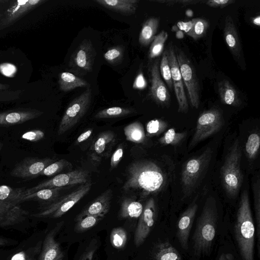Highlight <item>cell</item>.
<instances>
[{
    "instance_id": "1",
    "label": "cell",
    "mask_w": 260,
    "mask_h": 260,
    "mask_svg": "<svg viewBox=\"0 0 260 260\" xmlns=\"http://www.w3.org/2000/svg\"><path fill=\"white\" fill-rule=\"evenodd\" d=\"M166 181L165 173L156 163L147 160H137L128 166L122 188L125 192L136 193L143 199L161 191Z\"/></svg>"
},
{
    "instance_id": "2",
    "label": "cell",
    "mask_w": 260,
    "mask_h": 260,
    "mask_svg": "<svg viewBox=\"0 0 260 260\" xmlns=\"http://www.w3.org/2000/svg\"><path fill=\"white\" fill-rule=\"evenodd\" d=\"M218 212L213 197L207 198L192 237L193 255L197 258L210 254L217 229Z\"/></svg>"
},
{
    "instance_id": "3",
    "label": "cell",
    "mask_w": 260,
    "mask_h": 260,
    "mask_svg": "<svg viewBox=\"0 0 260 260\" xmlns=\"http://www.w3.org/2000/svg\"><path fill=\"white\" fill-rule=\"evenodd\" d=\"M234 233L243 260H254L255 228L246 190L243 191L241 195Z\"/></svg>"
},
{
    "instance_id": "4",
    "label": "cell",
    "mask_w": 260,
    "mask_h": 260,
    "mask_svg": "<svg viewBox=\"0 0 260 260\" xmlns=\"http://www.w3.org/2000/svg\"><path fill=\"white\" fill-rule=\"evenodd\" d=\"M241 158L242 149L239 141L237 139L230 148L221 168L222 184L230 198L234 199L237 196L243 183Z\"/></svg>"
},
{
    "instance_id": "5",
    "label": "cell",
    "mask_w": 260,
    "mask_h": 260,
    "mask_svg": "<svg viewBox=\"0 0 260 260\" xmlns=\"http://www.w3.org/2000/svg\"><path fill=\"white\" fill-rule=\"evenodd\" d=\"M24 190V188H12L0 185V226L7 227L24 220L29 213L23 209L17 199Z\"/></svg>"
},
{
    "instance_id": "6",
    "label": "cell",
    "mask_w": 260,
    "mask_h": 260,
    "mask_svg": "<svg viewBox=\"0 0 260 260\" xmlns=\"http://www.w3.org/2000/svg\"><path fill=\"white\" fill-rule=\"evenodd\" d=\"M212 154V149L208 148L202 154L190 158L184 164L181 175L184 197L190 196L198 186L208 168Z\"/></svg>"
},
{
    "instance_id": "7",
    "label": "cell",
    "mask_w": 260,
    "mask_h": 260,
    "mask_svg": "<svg viewBox=\"0 0 260 260\" xmlns=\"http://www.w3.org/2000/svg\"><path fill=\"white\" fill-rule=\"evenodd\" d=\"M91 185V182L88 181L71 193L58 198L54 202L48 205L41 211L32 214V216L38 218H52L62 216L89 191Z\"/></svg>"
},
{
    "instance_id": "8",
    "label": "cell",
    "mask_w": 260,
    "mask_h": 260,
    "mask_svg": "<svg viewBox=\"0 0 260 260\" xmlns=\"http://www.w3.org/2000/svg\"><path fill=\"white\" fill-rule=\"evenodd\" d=\"M223 125L222 114L218 109L212 108L202 113L198 117L188 149H192L199 142L217 133Z\"/></svg>"
},
{
    "instance_id": "9",
    "label": "cell",
    "mask_w": 260,
    "mask_h": 260,
    "mask_svg": "<svg viewBox=\"0 0 260 260\" xmlns=\"http://www.w3.org/2000/svg\"><path fill=\"white\" fill-rule=\"evenodd\" d=\"M92 91L90 88L75 98L69 104L61 119L58 135L64 134L75 126L88 110L91 101Z\"/></svg>"
},
{
    "instance_id": "10",
    "label": "cell",
    "mask_w": 260,
    "mask_h": 260,
    "mask_svg": "<svg viewBox=\"0 0 260 260\" xmlns=\"http://www.w3.org/2000/svg\"><path fill=\"white\" fill-rule=\"evenodd\" d=\"M175 50L183 82L187 89L191 105L198 109L200 102V87L195 69L181 50L178 48Z\"/></svg>"
},
{
    "instance_id": "11",
    "label": "cell",
    "mask_w": 260,
    "mask_h": 260,
    "mask_svg": "<svg viewBox=\"0 0 260 260\" xmlns=\"http://www.w3.org/2000/svg\"><path fill=\"white\" fill-rule=\"evenodd\" d=\"M88 172L82 169L58 174L49 180L42 182L32 187L24 189L19 197L28 196L42 189L84 184L88 181Z\"/></svg>"
},
{
    "instance_id": "12",
    "label": "cell",
    "mask_w": 260,
    "mask_h": 260,
    "mask_svg": "<svg viewBox=\"0 0 260 260\" xmlns=\"http://www.w3.org/2000/svg\"><path fill=\"white\" fill-rule=\"evenodd\" d=\"M96 51L91 41L84 39L71 56L69 67L76 74L83 76L92 70Z\"/></svg>"
},
{
    "instance_id": "13",
    "label": "cell",
    "mask_w": 260,
    "mask_h": 260,
    "mask_svg": "<svg viewBox=\"0 0 260 260\" xmlns=\"http://www.w3.org/2000/svg\"><path fill=\"white\" fill-rule=\"evenodd\" d=\"M157 218V208L154 199L150 198L146 203L139 218L134 234V243L141 245L149 236Z\"/></svg>"
},
{
    "instance_id": "14",
    "label": "cell",
    "mask_w": 260,
    "mask_h": 260,
    "mask_svg": "<svg viewBox=\"0 0 260 260\" xmlns=\"http://www.w3.org/2000/svg\"><path fill=\"white\" fill-rule=\"evenodd\" d=\"M150 86L148 95L157 105L168 107L171 96L168 87L162 80L159 69V60L156 59L149 67Z\"/></svg>"
},
{
    "instance_id": "15",
    "label": "cell",
    "mask_w": 260,
    "mask_h": 260,
    "mask_svg": "<svg viewBox=\"0 0 260 260\" xmlns=\"http://www.w3.org/2000/svg\"><path fill=\"white\" fill-rule=\"evenodd\" d=\"M168 52L173 86L178 102V111L179 113H186L188 111V104L175 53V47L172 44L169 45Z\"/></svg>"
},
{
    "instance_id": "16",
    "label": "cell",
    "mask_w": 260,
    "mask_h": 260,
    "mask_svg": "<svg viewBox=\"0 0 260 260\" xmlns=\"http://www.w3.org/2000/svg\"><path fill=\"white\" fill-rule=\"evenodd\" d=\"M46 0L12 1L0 19V30L17 21L30 11L45 3Z\"/></svg>"
},
{
    "instance_id": "17",
    "label": "cell",
    "mask_w": 260,
    "mask_h": 260,
    "mask_svg": "<svg viewBox=\"0 0 260 260\" xmlns=\"http://www.w3.org/2000/svg\"><path fill=\"white\" fill-rule=\"evenodd\" d=\"M55 161L50 158H38L27 157L17 164L10 172L12 177L32 179L40 175L43 170L48 165Z\"/></svg>"
},
{
    "instance_id": "18",
    "label": "cell",
    "mask_w": 260,
    "mask_h": 260,
    "mask_svg": "<svg viewBox=\"0 0 260 260\" xmlns=\"http://www.w3.org/2000/svg\"><path fill=\"white\" fill-rule=\"evenodd\" d=\"M116 142V136L112 131L99 134L93 141L89 148V156L96 162L108 157Z\"/></svg>"
},
{
    "instance_id": "19",
    "label": "cell",
    "mask_w": 260,
    "mask_h": 260,
    "mask_svg": "<svg viewBox=\"0 0 260 260\" xmlns=\"http://www.w3.org/2000/svg\"><path fill=\"white\" fill-rule=\"evenodd\" d=\"M197 210L198 204L194 200L178 218L176 235L181 246L185 250L188 247V239Z\"/></svg>"
},
{
    "instance_id": "20",
    "label": "cell",
    "mask_w": 260,
    "mask_h": 260,
    "mask_svg": "<svg viewBox=\"0 0 260 260\" xmlns=\"http://www.w3.org/2000/svg\"><path fill=\"white\" fill-rule=\"evenodd\" d=\"M43 112L37 109L19 108L0 112V125L11 126L22 124L41 116Z\"/></svg>"
},
{
    "instance_id": "21",
    "label": "cell",
    "mask_w": 260,
    "mask_h": 260,
    "mask_svg": "<svg viewBox=\"0 0 260 260\" xmlns=\"http://www.w3.org/2000/svg\"><path fill=\"white\" fill-rule=\"evenodd\" d=\"M112 196V190L111 189H107L87 205L77 215L75 220L77 221L83 217L88 215L104 217L109 211Z\"/></svg>"
},
{
    "instance_id": "22",
    "label": "cell",
    "mask_w": 260,
    "mask_h": 260,
    "mask_svg": "<svg viewBox=\"0 0 260 260\" xmlns=\"http://www.w3.org/2000/svg\"><path fill=\"white\" fill-rule=\"evenodd\" d=\"M63 224L62 221L58 223L46 235L38 260H52L62 252L55 237Z\"/></svg>"
},
{
    "instance_id": "23",
    "label": "cell",
    "mask_w": 260,
    "mask_h": 260,
    "mask_svg": "<svg viewBox=\"0 0 260 260\" xmlns=\"http://www.w3.org/2000/svg\"><path fill=\"white\" fill-rule=\"evenodd\" d=\"M223 37L226 46L233 55L239 59L241 56V45L233 18L229 15L225 18Z\"/></svg>"
},
{
    "instance_id": "24",
    "label": "cell",
    "mask_w": 260,
    "mask_h": 260,
    "mask_svg": "<svg viewBox=\"0 0 260 260\" xmlns=\"http://www.w3.org/2000/svg\"><path fill=\"white\" fill-rule=\"evenodd\" d=\"M101 6L122 15L129 16L136 13L138 0H95Z\"/></svg>"
},
{
    "instance_id": "25",
    "label": "cell",
    "mask_w": 260,
    "mask_h": 260,
    "mask_svg": "<svg viewBox=\"0 0 260 260\" xmlns=\"http://www.w3.org/2000/svg\"><path fill=\"white\" fill-rule=\"evenodd\" d=\"M218 91L221 102L225 105L239 107L242 101L233 85L227 80L218 83Z\"/></svg>"
},
{
    "instance_id": "26",
    "label": "cell",
    "mask_w": 260,
    "mask_h": 260,
    "mask_svg": "<svg viewBox=\"0 0 260 260\" xmlns=\"http://www.w3.org/2000/svg\"><path fill=\"white\" fill-rule=\"evenodd\" d=\"M65 188L62 187L42 189L28 196L19 197L17 201L20 204L24 201L35 200L50 204L58 198L60 192Z\"/></svg>"
},
{
    "instance_id": "27",
    "label": "cell",
    "mask_w": 260,
    "mask_h": 260,
    "mask_svg": "<svg viewBox=\"0 0 260 260\" xmlns=\"http://www.w3.org/2000/svg\"><path fill=\"white\" fill-rule=\"evenodd\" d=\"M152 257L153 260H182L179 251L167 240L160 242L155 245Z\"/></svg>"
},
{
    "instance_id": "28",
    "label": "cell",
    "mask_w": 260,
    "mask_h": 260,
    "mask_svg": "<svg viewBox=\"0 0 260 260\" xmlns=\"http://www.w3.org/2000/svg\"><path fill=\"white\" fill-rule=\"evenodd\" d=\"M143 208L140 202L131 198H126L121 203L118 215L121 219H139Z\"/></svg>"
},
{
    "instance_id": "29",
    "label": "cell",
    "mask_w": 260,
    "mask_h": 260,
    "mask_svg": "<svg viewBox=\"0 0 260 260\" xmlns=\"http://www.w3.org/2000/svg\"><path fill=\"white\" fill-rule=\"evenodd\" d=\"M159 20L157 18L148 19L143 24L139 36V42L143 46H148L156 36Z\"/></svg>"
},
{
    "instance_id": "30",
    "label": "cell",
    "mask_w": 260,
    "mask_h": 260,
    "mask_svg": "<svg viewBox=\"0 0 260 260\" xmlns=\"http://www.w3.org/2000/svg\"><path fill=\"white\" fill-rule=\"evenodd\" d=\"M58 84L61 91L67 92L77 87H86L88 83L72 73L63 72L58 75Z\"/></svg>"
},
{
    "instance_id": "31",
    "label": "cell",
    "mask_w": 260,
    "mask_h": 260,
    "mask_svg": "<svg viewBox=\"0 0 260 260\" xmlns=\"http://www.w3.org/2000/svg\"><path fill=\"white\" fill-rule=\"evenodd\" d=\"M252 188L256 219L255 235L257 241V248L259 253L260 242V179L258 175L254 178L252 183Z\"/></svg>"
},
{
    "instance_id": "32",
    "label": "cell",
    "mask_w": 260,
    "mask_h": 260,
    "mask_svg": "<svg viewBox=\"0 0 260 260\" xmlns=\"http://www.w3.org/2000/svg\"><path fill=\"white\" fill-rule=\"evenodd\" d=\"M124 133L127 141L136 143H143L146 139V135L142 123L134 122L124 128Z\"/></svg>"
},
{
    "instance_id": "33",
    "label": "cell",
    "mask_w": 260,
    "mask_h": 260,
    "mask_svg": "<svg viewBox=\"0 0 260 260\" xmlns=\"http://www.w3.org/2000/svg\"><path fill=\"white\" fill-rule=\"evenodd\" d=\"M135 112L133 109L121 107H113L99 111L95 115L96 119L117 118L129 115Z\"/></svg>"
},
{
    "instance_id": "34",
    "label": "cell",
    "mask_w": 260,
    "mask_h": 260,
    "mask_svg": "<svg viewBox=\"0 0 260 260\" xmlns=\"http://www.w3.org/2000/svg\"><path fill=\"white\" fill-rule=\"evenodd\" d=\"M168 38V34L165 30L161 31L156 35L151 43L148 57L153 59L159 56L163 52L164 46Z\"/></svg>"
},
{
    "instance_id": "35",
    "label": "cell",
    "mask_w": 260,
    "mask_h": 260,
    "mask_svg": "<svg viewBox=\"0 0 260 260\" xmlns=\"http://www.w3.org/2000/svg\"><path fill=\"white\" fill-rule=\"evenodd\" d=\"M187 135L186 132H179L173 128L168 129L158 139L162 145H177L181 143Z\"/></svg>"
},
{
    "instance_id": "36",
    "label": "cell",
    "mask_w": 260,
    "mask_h": 260,
    "mask_svg": "<svg viewBox=\"0 0 260 260\" xmlns=\"http://www.w3.org/2000/svg\"><path fill=\"white\" fill-rule=\"evenodd\" d=\"M191 21L192 27L187 35L194 40H197L206 34L209 27V22L207 20L200 18L193 19Z\"/></svg>"
},
{
    "instance_id": "37",
    "label": "cell",
    "mask_w": 260,
    "mask_h": 260,
    "mask_svg": "<svg viewBox=\"0 0 260 260\" xmlns=\"http://www.w3.org/2000/svg\"><path fill=\"white\" fill-rule=\"evenodd\" d=\"M72 165L68 160L61 159L54 161L47 166L41 173L40 175L46 176H52L58 174L61 171L69 169H72Z\"/></svg>"
},
{
    "instance_id": "38",
    "label": "cell",
    "mask_w": 260,
    "mask_h": 260,
    "mask_svg": "<svg viewBox=\"0 0 260 260\" xmlns=\"http://www.w3.org/2000/svg\"><path fill=\"white\" fill-rule=\"evenodd\" d=\"M159 69L160 76L166 83L167 85L171 90H172L173 86L168 49L165 50L163 52L160 63L159 64Z\"/></svg>"
},
{
    "instance_id": "39",
    "label": "cell",
    "mask_w": 260,
    "mask_h": 260,
    "mask_svg": "<svg viewBox=\"0 0 260 260\" xmlns=\"http://www.w3.org/2000/svg\"><path fill=\"white\" fill-rule=\"evenodd\" d=\"M104 217L98 216H86L76 221L74 226V231L77 233H82L94 227Z\"/></svg>"
},
{
    "instance_id": "40",
    "label": "cell",
    "mask_w": 260,
    "mask_h": 260,
    "mask_svg": "<svg viewBox=\"0 0 260 260\" xmlns=\"http://www.w3.org/2000/svg\"><path fill=\"white\" fill-rule=\"evenodd\" d=\"M260 145V137L258 134L253 133L248 137L245 144V151L248 158L254 159L257 156Z\"/></svg>"
},
{
    "instance_id": "41",
    "label": "cell",
    "mask_w": 260,
    "mask_h": 260,
    "mask_svg": "<svg viewBox=\"0 0 260 260\" xmlns=\"http://www.w3.org/2000/svg\"><path fill=\"white\" fill-rule=\"evenodd\" d=\"M127 239L126 232L122 228L118 227L112 230L110 240L112 246L115 248H123L126 245Z\"/></svg>"
},
{
    "instance_id": "42",
    "label": "cell",
    "mask_w": 260,
    "mask_h": 260,
    "mask_svg": "<svg viewBox=\"0 0 260 260\" xmlns=\"http://www.w3.org/2000/svg\"><path fill=\"white\" fill-rule=\"evenodd\" d=\"M168 123L159 119L149 121L146 125L147 136L154 137L162 133L168 127Z\"/></svg>"
},
{
    "instance_id": "43",
    "label": "cell",
    "mask_w": 260,
    "mask_h": 260,
    "mask_svg": "<svg viewBox=\"0 0 260 260\" xmlns=\"http://www.w3.org/2000/svg\"><path fill=\"white\" fill-rule=\"evenodd\" d=\"M123 56V49L119 46L110 48L104 54L105 60L112 64L119 63L122 60Z\"/></svg>"
},
{
    "instance_id": "44",
    "label": "cell",
    "mask_w": 260,
    "mask_h": 260,
    "mask_svg": "<svg viewBox=\"0 0 260 260\" xmlns=\"http://www.w3.org/2000/svg\"><path fill=\"white\" fill-rule=\"evenodd\" d=\"M41 244V241L39 242L34 247L15 253L11 257L10 260H35V256L40 251Z\"/></svg>"
},
{
    "instance_id": "45",
    "label": "cell",
    "mask_w": 260,
    "mask_h": 260,
    "mask_svg": "<svg viewBox=\"0 0 260 260\" xmlns=\"http://www.w3.org/2000/svg\"><path fill=\"white\" fill-rule=\"evenodd\" d=\"M22 93V90L20 89L0 90V103L16 101L20 98Z\"/></svg>"
},
{
    "instance_id": "46",
    "label": "cell",
    "mask_w": 260,
    "mask_h": 260,
    "mask_svg": "<svg viewBox=\"0 0 260 260\" xmlns=\"http://www.w3.org/2000/svg\"><path fill=\"white\" fill-rule=\"evenodd\" d=\"M45 136L43 131L39 129H34L27 131L22 136L21 138L27 141L35 142L42 139Z\"/></svg>"
},
{
    "instance_id": "47",
    "label": "cell",
    "mask_w": 260,
    "mask_h": 260,
    "mask_svg": "<svg viewBox=\"0 0 260 260\" xmlns=\"http://www.w3.org/2000/svg\"><path fill=\"white\" fill-rule=\"evenodd\" d=\"M97 248V241L96 239H92L85 249L80 260H92Z\"/></svg>"
},
{
    "instance_id": "48",
    "label": "cell",
    "mask_w": 260,
    "mask_h": 260,
    "mask_svg": "<svg viewBox=\"0 0 260 260\" xmlns=\"http://www.w3.org/2000/svg\"><path fill=\"white\" fill-rule=\"evenodd\" d=\"M123 155V147L122 145H119L115 151L113 153L110 160V167L111 169L116 168L120 160H121Z\"/></svg>"
},
{
    "instance_id": "49",
    "label": "cell",
    "mask_w": 260,
    "mask_h": 260,
    "mask_svg": "<svg viewBox=\"0 0 260 260\" xmlns=\"http://www.w3.org/2000/svg\"><path fill=\"white\" fill-rule=\"evenodd\" d=\"M160 3H164L169 6H172L175 4L187 6L189 5H195L201 3L202 1L197 0H165V1H153Z\"/></svg>"
},
{
    "instance_id": "50",
    "label": "cell",
    "mask_w": 260,
    "mask_h": 260,
    "mask_svg": "<svg viewBox=\"0 0 260 260\" xmlns=\"http://www.w3.org/2000/svg\"><path fill=\"white\" fill-rule=\"evenodd\" d=\"M146 86L147 82L146 79L143 73L141 71H140L134 80L133 84V88L138 90H142Z\"/></svg>"
},
{
    "instance_id": "51",
    "label": "cell",
    "mask_w": 260,
    "mask_h": 260,
    "mask_svg": "<svg viewBox=\"0 0 260 260\" xmlns=\"http://www.w3.org/2000/svg\"><path fill=\"white\" fill-rule=\"evenodd\" d=\"M235 2L234 0H210L206 2V5L213 8H223Z\"/></svg>"
},
{
    "instance_id": "52",
    "label": "cell",
    "mask_w": 260,
    "mask_h": 260,
    "mask_svg": "<svg viewBox=\"0 0 260 260\" xmlns=\"http://www.w3.org/2000/svg\"><path fill=\"white\" fill-rule=\"evenodd\" d=\"M192 23L191 20L187 22L179 21L176 25L179 30L187 34L190 30Z\"/></svg>"
},
{
    "instance_id": "53",
    "label": "cell",
    "mask_w": 260,
    "mask_h": 260,
    "mask_svg": "<svg viewBox=\"0 0 260 260\" xmlns=\"http://www.w3.org/2000/svg\"><path fill=\"white\" fill-rule=\"evenodd\" d=\"M92 133V129H89L86 130L83 133H82L77 139L76 142L78 143H81L89 138Z\"/></svg>"
},
{
    "instance_id": "54",
    "label": "cell",
    "mask_w": 260,
    "mask_h": 260,
    "mask_svg": "<svg viewBox=\"0 0 260 260\" xmlns=\"http://www.w3.org/2000/svg\"><path fill=\"white\" fill-rule=\"evenodd\" d=\"M218 260H234V258L231 253H223L220 255Z\"/></svg>"
},
{
    "instance_id": "55",
    "label": "cell",
    "mask_w": 260,
    "mask_h": 260,
    "mask_svg": "<svg viewBox=\"0 0 260 260\" xmlns=\"http://www.w3.org/2000/svg\"><path fill=\"white\" fill-rule=\"evenodd\" d=\"M251 22L254 25L259 26L260 25V16L258 15L252 18Z\"/></svg>"
},
{
    "instance_id": "56",
    "label": "cell",
    "mask_w": 260,
    "mask_h": 260,
    "mask_svg": "<svg viewBox=\"0 0 260 260\" xmlns=\"http://www.w3.org/2000/svg\"><path fill=\"white\" fill-rule=\"evenodd\" d=\"M176 37L178 39H183L184 38V32L178 30L176 32Z\"/></svg>"
},
{
    "instance_id": "57",
    "label": "cell",
    "mask_w": 260,
    "mask_h": 260,
    "mask_svg": "<svg viewBox=\"0 0 260 260\" xmlns=\"http://www.w3.org/2000/svg\"><path fill=\"white\" fill-rule=\"evenodd\" d=\"M10 88V85L7 84H3L0 83V90H9Z\"/></svg>"
},
{
    "instance_id": "58",
    "label": "cell",
    "mask_w": 260,
    "mask_h": 260,
    "mask_svg": "<svg viewBox=\"0 0 260 260\" xmlns=\"http://www.w3.org/2000/svg\"><path fill=\"white\" fill-rule=\"evenodd\" d=\"M64 256V253L62 251L56 258L52 260H62Z\"/></svg>"
},
{
    "instance_id": "59",
    "label": "cell",
    "mask_w": 260,
    "mask_h": 260,
    "mask_svg": "<svg viewBox=\"0 0 260 260\" xmlns=\"http://www.w3.org/2000/svg\"><path fill=\"white\" fill-rule=\"evenodd\" d=\"M185 15L187 16V17H191L193 16V11L190 10V9H188V10H187L186 11H185Z\"/></svg>"
},
{
    "instance_id": "60",
    "label": "cell",
    "mask_w": 260,
    "mask_h": 260,
    "mask_svg": "<svg viewBox=\"0 0 260 260\" xmlns=\"http://www.w3.org/2000/svg\"><path fill=\"white\" fill-rule=\"evenodd\" d=\"M7 241L3 238H0V246H4L7 245Z\"/></svg>"
},
{
    "instance_id": "61",
    "label": "cell",
    "mask_w": 260,
    "mask_h": 260,
    "mask_svg": "<svg viewBox=\"0 0 260 260\" xmlns=\"http://www.w3.org/2000/svg\"><path fill=\"white\" fill-rule=\"evenodd\" d=\"M179 29L178 28V27L176 25H174L173 26V27H172V30L173 31H174V32H176L177 31H178Z\"/></svg>"
},
{
    "instance_id": "62",
    "label": "cell",
    "mask_w": 260,
    "mask_h": 260,
    "mask_svg": "<svg viewBox=\"0 0 260 260\" xmlns=\"http://www.w3.org/2000/svg\"><path fill=\"white\" fill-rule=\"evenodd\" d=\"M9 1H8V0H0V3H8L9 2Z\"/></svg>"
},
{
    "instance_id": "63",
    "label": "cell",
    "mask_w": 260,
    "mask_h": 260,
    "mask_svg": "<svg viewBox=\"0 0 260 260\" xmlns=\"http://www.w3.org/2000/svg\"><path fill=\"white\" fill-rule=\"evenodd\" d=\"M1 148H2V143L0 142V151L1 150Z\"/></svg>"
},
{
    "instance_id": "64",
    "label": "cell",
    "mask_w": 260,
    "mask_h": 260,
    "mask_svg": "<svg viewBox=\"0 0 260 260\" xmlns=\"http://www.w3.org/2000/svg\"><path fill=\"white\" fill-rule=\"evenodd\" d=\"M2 16H3V14L0 13V19L2 18Z\"/></svg>"
}]
</instances>
